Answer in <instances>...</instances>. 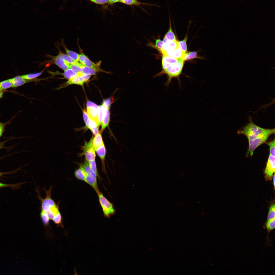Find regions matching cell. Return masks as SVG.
Listing matches in <instances>:
<instances>
[{
	"label": "cell",
	"mask_w": 275,
	"mask_h": 275,
	"mask_svg": "<svg viewBox=\"0 0 275 275\" xmlns=\"http://www.w3.org/2000/svg\"><path fill=\"white\" fill-rule=\"evenodd\" d=\"M64 47L67 54L75 61L78 62L79 54L74 51L69 50L65 46Z\"/></svg>",
	"instance_id": "23"
},
{
	"label": "cell",
	"mask_w": 275,
	"mask_h": 275,
	"mask_svg": "<svg viewBox=\"0 0 275 275\" xmlns=\"http://www.w3.org/2000/svg\"><path fill=\"white\" fill-rule=\"evenodd\" d=\"M3 92H0V99L3 97Z\"/></svg>",
	"instance_id": "47"
},
{
	"label": "cell",
	"mask_w": 275,
	"mask_h": 275,
	"mask_svg": "<svg viewBox=\"0 0 275 275\" xmlns=\"http://www.w3.org/2000/svg\"><path fill=\"white\" fill-rule=\"evenodd\" d=\"M64 71V72L62 74V75L65 78L68 80L77 76V74L70 68Z\"/></svg>",
	"instance_id": "20"
},
{
	"label": "cell",
	"mask_w": 275,
	"mask_h": 275,
	"mask_svg": "<svg viewBox=\"0 0 275 275\" xmlns=\"http://www.w3.org/2000/svg\"><path fill=\"white\" fill-rule=\"evenodd\" d=\"M181 60L171 57L163 55L162 60L170 64L174 65L176 64L180 60Z\"/></svg>",
	"instance_id": "21"
},
{
	"label": "cell",
	"mask_w": 275,
	"mask_h": 275,
	"mask_svg": "<svg viewBox=\"0 0 275 275\" xmlns=\"http://www.w3.org/2000/svg\"><path fill=\"white\" fill-rule=\"evenodd\" d=\"M13 171H11V172H0V177L1 176H2V175H4L6 174H10L11 173H12V172H13Z\"/></svg>",
	"instance_id": "45"
},
{
	"label": "cell",
	"mask_w": 275,
	"mask_h": 275,
	"mask_svg": "<svg viewBox=\"0 0 275 275\" xmlns=\"http://www.w3.org/2000/svg\"><path fill=\"white\" fill-rule=\"evenodd\" d=\"M87 108L93 107L98 109V106L94 103L88 101L87 104Z\"/></svg>",
	"instance_id": "41"
},
{
	"label": "cell",
	"mask_w": 275,
	"mask_h": 275,
	"mask_svg": "<svg viewBox=\"0 0 275 275\" xmlns=\"http://www.w3.org/2000/svg\"><path fill=\"white\" fill-rule=\"evenodd\" d=\"M266 129L262 128L255 124L250 118V122L242 128L238 130V134L245 135L248 140H252L265 131Z\"/></svg>",
	"instance_id": "4"
},
{
	"label": "cell",
	"mask_w": 275,
	"mask_h": 275,
	"mask_svg": "<svg viewBox=\"0 0 275 275\" xmlns=\"http://www.w3.org/2000/svg\"><path fill=\"white\" fill-rule=\"evenodd\" d=\"M89 122L88 128L90 130L99 126L96 120L89 118Z\"/></svg>",
	"instance_id": "36"
},
{
	"label": "cell",
	"mask_w": 275,
	"mask_h": 275,
	"mask_svg": "<svg viewBox=\"0 0 275 275\" xmlns=\"http://www.w3.org/2000/svg\"><path fill=\"white\" fill-rule=\"evenodd\" d=\"M187 39V37L186 36L183 40L178 41L179 46L184 54L186 53L187 51V46L186 41Z\"/></svg>",
	"instance_id": "27"
},
{
	"label": "cell",
	"mask_w": 275,
	"mask_h": 275,
	"mask_svg": "<svg viewBox=\"0 0 275 275\" xmlns=\"http://www.w3.org/2000/svg\"><path fill=\"white\" fill-rule=\"evenodd\" d=\"M43 71L33 74H28L21 76V77L24 79L30 81L33 79L40 75L42 73Z\"/></svg>",
	"instance_id": "24"
},
{
	"label": "cell",
	"mask_w": 275,
	"mask_h": 275,
	"mask_svg": "<svg viewBox=\"0 0 275 275\" xmlns=\"http://www.w3.org/2000/svg\"><path fill=\"white\" fill-rule=\"evenodd\" d=\"M112 102L111 99L108 98L104 100L102 105L105 108H110Z\"/></svg>",
	"instance_id": "39"
},
{
	"label": "cell",
	"mask_w": 275,
	"mask_h": 275,
	"mask_svg": "<svg viewBox=\"0 0 275 275\" xmlns=\"http://www.w3.org/2000/svg\"><path fill=\"white\" fill-rule=\"evenodd\" d=\"M52 60L56 65L64 71L70 68L71 64L62 59L58 55L53 57Z\"/></svg>",
	"instance_id": "11"
},
{
	"label": "cell",
	"mask_w": 275,
	"mask_h": 275,
	"mask_svg": "<svg viewBox=\"0 0 275 275\" xmlns=\"http://www.w3.org/2000/svg\"><path fill=\"white\" fill-rule=\"evenodd\" d=\"M16 185L13 184H7L2 183L0 182V188L5 187H14Z\"/></svg>",
	"instance_id": "43"
},
{
	"label": "cell",
	"mask_w": 275,
	"mask_h": 275,
	"mask_svg": "<svg viewBox=\"0 0 275 275\" xmlns=\"http://www.w3.org/2000/svg\"><path fill=\"white\" fill-rule=\"evenodd\" d=\"M93 138L92 136L88 142L85 143L82 148V154L85 155L88 161L95 160L96 156L95 149L92 145Z\"/></svg>",
	"instance_id": "7"
},
{
	"label": "cell",
	"mask_w": 275,
	"mask_h": 275,
	"mask_svg": "<svg viewBox=\"0 0 275 275\" xmlns=\"http://www.w3.org/2000/svg\"><path fill=\"white\" fill-rule=\"evenodd\" d=\"M273 184L274 187L275 186V174L274 173L273 175Z\"/></svg>",
	"instance_id": "49"
},
{
	"label": "cell",
	"mask_w": 275,
	"mask_h": 275,
	"mask_svg": "<svg viewBox=\"0 0 275 275\" xmlns=\"http://www.w3.org/2000/svg\"><path fill=\"white\" fill-rule=\"evenodd\" d=\"M2 158H3V157H2V158H0V159H1Z\"/></svg>",
	"instance_id": "50"
},
{
	"label": "cell",
	"mask_w": 275,
	"mask_h": 275,
	"mask_svg": "<svg viewBox=\"0 0 275 275\" xmlns=\"http://www.w3.org/2000/svg\"><path fill=\"white\" fill-rule=\"evenodd\" d=\"M90 77V75L82 74L76 77L68 80L63 85L58 88V89H60L65 88L72 84H76L83 85L84 84L87 82Z\"/></svg>",
	"instance_id": "6"
},
{
	"label": "cell",
	"mask_w": 275,
	"mask_h": 275,
	"mask_svg": "<svg viewBox=\"0 0 275 275\" xmlns=\"http://www.w3.org/2000/svg\"><path fill=\"white\" fill-rule=\"evenodd\" d=\"M197 52L196 51L190 52L185 53L184 55L183 60H187L197 58Z\"/></svg>",
	"instance_id": "26"
},
{
	"label": "cell",
	"mask_w": 275,
	"mask_h": 275,
	"mask_svg": "<svg viewBox=\"0 0 275 275\" xmlns=\"http://www.w3.org/2000/svg\"><path fill=\"white\" fill-rule=\"evenodd\" d=\"M53 187L51 186L49 189H44L46 197L42 198L38 194V198L41 202V211L46 215L50 220L56 224L62 225V217L59 209V202L56 204L51 197V192Z\"/></svg>",
	"instance_id": "1"
},
{
	"label": "cell",
	"mask_w": 275,
	"mask_h": 275,
	"mask_svg": "<svg viewBox=\"0 0 275 275\" xmlns=\"http://www.w3.org/2000/svg\"><path fill=\"white\" fill-rule=\"evenodd\" d=\"M118 2L121 3L128 5H139L141 3L137 0H119Z\"/></svg>",
	"instance_id": "32"
},
{
	"label": "cell",
	"mask_w": 275,
	"mask_h": 275,
	"mask_svg": "<svg viewBox=\"0 0 275 275\" xmlns=\"http://www.w3.org/2000/svg\"><path fill=\"white\" fill-rule=\"evenodd\" d=\"M58 55L62 59L71 64L76 63L78 62L75 61L67 55L60 51Z\"/></svg>",
	"instance_id": "25"
},
{
	"label": "cell",
	"mask_w": 275,
	"mask_h": 275,
	"mask_svg": "<svg viewBox=\"0 0 275 275\" xmlns=\"http://www.w3.org/2000/svg\"><path fill=\"white\" fill-rule=\"evenodd\" d=\"M11 79L13 84L12 88L17 87L30 81L24 79L20 76H16Z\"/></svg>",
	"instance_id": "13"
},
{
	"label": "cell",
	"mask_w": 275,
	"mask_h": 275,
	"mask_svg": "<svg viewBox=\"0 0 275 275\" xmlns=\"http://www.w3.org/2000/svg\"><path fill=\"white\" fill-rule=\"evenodd\" d=\"M5 90L3 89L2 87L0 84V92H3Z\"/></svg>",
	"instance_id": "48"
},
{
	"label": "cell",
	"mask_w": 275,
	"mask_h": 275,
	"mask_svg": "<svg viewBox=\"0 0 275 275\" xmlns=\"http://www.w3.org/2000/svg\"><path fill=\"white\" fill-rule=\"evenodd\" d=\"M79 61L82 65L92 68L97 71L99 70L98 68L83 53L79 54Z\"/></svg>",
	"instance_id": "10"
},
{
	"label": "cell",
	"mask_w": 275,
	"mask_h": 275,
	"mask_svg": "<svg viewBox=\"0 0 275 275\" xmlns=\"http://www.w3.org/2000/svg\"><path fill=\"white\" fill-rule=\"evenodd\" d=\"M184 61L181 60L176 64L173 65L168 63L162 60V65L163 70L156 76L161 75L164 74L167 75V80L165 84V86L167 87L169 86L171 83L172 79L174 78H176L180 84L181 81L179 76L182 72Z\"/></svg>",
	"instance_id": "2"
},
{
	"label": "cell",
	"mask_w": 275,
	"mask_h": 275,
	"mask_svg": "<svg viewBox=\"0 0 275 275\" xmlns=\"http://www.w3.org/2000/svg\"><path fill=\"white\" fill-rule=\"evenodd\" d=\"M95 151L100 159L104 161L106 155V149L104 144L98 147Z\"/></svg>",
	"instance_id": "18"
},
{
	"label": "cell",
	"mask_w": 275,
	"mask_h": 275,
	"mask_svg": "<svg viewBox=\"0 0 275 275\" xmlns=\"http://www.w3.org/2000/svg\"><path fill=\"white\" fill-rule=\"evenodd\" d=\"M275 218V205H272L269 208L267 219Z\"/></svg>",
	"instance_id": "33"
},
{
	"label": "cell",
	"mask_w": 275,
	"mask_h": 275,
	"mask_svg": "<svg viewBox=\"0 0 275 275\" xmlns=\"http://www.w3.org/2000/svg\"><path fill=\"white\" fill-rule=\"evenodd\" d=\"M104 144L101 134L98 133L93 138L92 145L95 150L98 147Z\"/></svg>",
	"instance_id": "14"
},
{
	"label": "cell",
	"mask_w": 275,
	"mask_h": 275,
	"mask_svg": "<svg viewBox=\"0 0 275 275\" xmlns=\"http://www.w3.org/2000/svg\"><path fill=\"white\" fill-rule=\"evenodd\" d=\"M164 45L163 41L159 38L156 40L155 46L158 49L161 51Z\"/></svg>",
	"instance_id": "37"
},
{
	"label": "cell",
	"mask_w": 275,
	"mask_h": 275,
	"mask_svg": "<svg viewBox=\"0 0 275 275\" xmlns=\"http://www.w3.org/2000/svg\"><path fill=\"white\" fill-rule=\"evenodd\" d=\"M13 118H12L10 120L5 123L2 122L0 121V138L2 136L5 130L6 126L7 124H10Z\"/></svg>",
	"instance_id": "34"
},
{
	"label": "cell",
	"mask_w": 275,
	"mask_h": 275,
	"mask_svg": "<svg viewBox=\"0 0 275 275\" xmlns=\"http://www.w3.org/2000/svg\"><path fill=\"white\" fill-rule=\"evenodd\" d=\"M82 112L84 120L86 125V128H88L89 119L88 114L85 109L83 110Z\"/></svg>",
	"instance_id": "38"
},
{
	"label": "cell",
	"mask_w": 275,
	"mask_h": 275,
	"mask_svg": "<svg viewBox=\"0 0 275 275\" xmlns=\"http://www.w3.org/2000/svg\"><path fill=\"white\" fill-rule=\"evenodd\" d=\"M99 127V126L97 127L92 129L90 130L93 133V134L95 135L98 133Z\"/></svg>",
	"instance_id": "44"
},
{
	"label": "cell",
	"mask_w": 275,
	"mask_h": 275,
	"mask_svg": "<svg viewBox=\"0 0 275 275\" xmlns=\"http://www.w3.org/2000/svg\"><path fill=\"white\" fill-rule=\"evenodd\" d=\"M266 143L269 147V155L275 156V139L268 142H266Z\"/></svg>",
	"instance_id": "30"
},
{
	"label": "cell",
	"mask_w": 275,
	"mask_h": 275,
	"mask_svg": "<svg viewBox=\"0 0 275 275\" xmlns=\"http://www.w3.org/2000/svg\"><path fill=\"white\" fill-rule=\"evenodd\" d=\"M275 133V129H266V130L255 139L248 140L249 148L247 154L252 156L255 150L259 146L265 143L269 137Z\"/></svg>",
	"instance_id": "3"
},
{
	"label": "cell",
	"mask_w": 275,
	"mask_h": 275,
	"mask_svg": "<svg viewBox=\"0 0 275 275\" xmlns=\"http://www.w3.org/2000/svg\"><path fill=\"white\" fill-rule=\"evenodd\" d=\"M80 167L84 172L85 175L91 173L93 171L91 169L88 162L86 161H85L84 163L81 165Z\"/></svg>",
	"instance_id": "29"
},
{
	"label": "cell",
	"mask_w": 275,
	"mask_h": 275,
	"mask_svg": "<svg viewBox=\"0 0 275 275\" xmlns=\"http://www.w3.org/2000/svg\"><path fill=\"white\" fill-rule=\"evenodd\" d=\"M88 162L92 170L99 177V174L97 170L95 160L88 161Z\"/></svg>",
	"instance_id": "35"
},
{
	"label": "cell",
	"mask_w": 275,
	"mask_h": 275,
	"mask_svg": "<svg viewBox=\"0 0 275 275\" xmlns=\"http://www.w3.org/2000/svg\"><path fill=\"white\" fill-rule=\"evenodd\" d=\"M275 156L269 155L264 171L267 180L271 179L275 170Z\"/></svg>",
	"instance_id": "8"
},
{
	"label": "cell",
	"mask_w": 275,
	"mask_h": 275,
	"mask_svg": "<svg viewBox=\"0 0 275 275\" xmlns=\"http://www.w3.org/2000/svg\"><path fill=\"white\" fill-rule=\"evenodd\" d=\"M81 63L78 62L77 63L71 64L70 68L76 74L81 72V68L80 67Z\"/></svg>",
	"instance_id": "31"
},
{
	"label": "cell",
	"mask_w": 275,
	"mask_h": 275,
	"mask_svg": "<svg viewBox=\"0 0 275 275\" xmlns=\"http://www.w3.org/2000/svg\"><path fill=\"white\" fill-rule=\"evenodd\" d=\"M97 4H104L108 3V0H89Z\"/></svg>",
	"instance_id": "40"
},
{
	"label": "cell",
	"mask_w": 275,
	"mask_h": 275,
	"mask_svg": "<svg viewBox=\"0 0 275 275\" xmlns=\"http://www.w3.org/2000/svg\"><path fill=\"white\" fill-rule=\"evenodd\" d=\"M80 67L81 68V72L83 74L90 75H95L97 71L94 69L84 66L81 64Z\"/></svg>",
	"instance_id": "17"
},
{
	"label": "cell",
	"mask_w": 275,
	"mask_h": 275,
	"mask_svg": "<svg viewBox=\"0 0 275 275\" xmlns=\"http://www.w3.org/2000/svg\"><path fill=\"white\" fill-rule=\"evenodd\" d=\"M119 0H108V3L110 4H113L118 2Z\"/></svg>",
	"instance_id": "46"
},
{
	"label": "cell",
	"mask_w": 275,
	"mask_h": 275,
	"mask_svg": "<svg viewBox=\"0 0 275 275\" xmlns=\"http://www.w3.org/2000/svg\"><path fill=\"white\" fill-rule=\"evenodd\" d=\"M12 138H10L7 140H6L2 142L0 141V149L3 148H8V147H6L5 146V144L6 142H7L9 140H11Z\"/></svg>",
	"instance_id": "42"
},
{
	"label": "cell",
	"mask_w": 275,
	"mask_h": 275,
	"mask_svg": "<svg viewBox=\"0 0 275 275\" xmlns=\"http://www.w3.org/2000/svg\"><path fill=\"white\" fill-rule=\"evenodd\" d=\"M97 174L93 171L85 175L84 181L90 186L97 193L100 191L97 184Z\"/></svg>",
	"instance_id": "9"
},
{
	"label": "cell",
	"mask_w": 275,
	"mask_h": 275,
	"mask_svg": "<svg viewBox=\"0 0 275 275\" xmlns=\"http://www.w3.org/2000/svg\"><path fill=\"white\" fill-rule=\"evenodd\" d=\"M74 175L78 180L84 181L85 178V173L81 167L76 170L74 172Z\"/></svg>",
	"instance_id": "22"
},
{
	"label": "cell",
	"mask_w": 275,
	"mask_h": 275,
	"mask_svg": "<svg viewBox=\"0 0 275 275\" xmlns=\"http://www.w3.org/2000/svg\"><path fill=\"white\" fill-rule=\"evenodd\" d=\"M2 88L5 90L11 87H12L13 84L11 78L6 80L0 82Z\"/></svg>",
	"instance_id": "28"
},
{
	"label": "cell",
	"mask_w": 275,
	"mask_h": 275,
	"mask_svg": "<svg viewBox=\"0 0 275 275\" xmlns=\"http://www.w3.org/2000/svg\"><path fill=\"white\" fill-rule=\"evenodd\" d=\"M170 15L169 18V28L168 31L165 36L170 41H173L177 40L175 36L172 29Z\"/></svg>",
	"instance_id": "16"
},
{
	"label": "cell",
	"mask_w": 275,
	"mask_h": 275,
	"mask_svg": "<svg viewBox=\"0 0 275 275\" xmlns=\"http://www.w3.org/2000/svg\"><path fill=\"white\" fill-rule=\"evenodd\" d=\"M97 194L104 216L106 217L109 218L111 216L114 215L116 211L113 204L109 201L100 191Z\"/></svg>",
	"instance_id": "5"
},
{
	"label": "cell",
	"mask_w": 275,
	"mask_h": 275,
	"mask_svg": "<svg viewBox=\"0 0 275 275\" xmlns=\"http://www.w3.org/2000/svg\"><path fill=\"white\" fill-rule=\"evenodd\" d=\"M87 109L89 118L95 120L97 121L98 109L93 107L87 108Z\"/></svg>",
	"instance_id": "15"
},
{
	"label": "cell",
	"mask_w": 275,
	"mask_h": 275,
	"mask_svg": "<svg viewBox=\"0 0 275 275\" xmlns=\"http://www.w3.org/2000/svg\"><path fill=\"white\" fill-rule=\"evenodd\" d=\"M110 108H105L104 114L101 123L102 132L108 125L110 119Z\"/></svg>",
	"instance_id": "12"
},
{
	"label": "cell",
	"mask_w": 275,
	"mask_h": 275,
	"mask_svg": "<svg viewBox=\"0 0 275 275\" xmlns=\"http://www.w3.org/2000/svg\"><path fill=\"white\" fill-rule=\"evenodd\" d=\"M105 107L102 105L98 106L97 122L99 126L101 124L104 113Z\"/></svg>",
	"instance_id": "19"
}]
</instances>
